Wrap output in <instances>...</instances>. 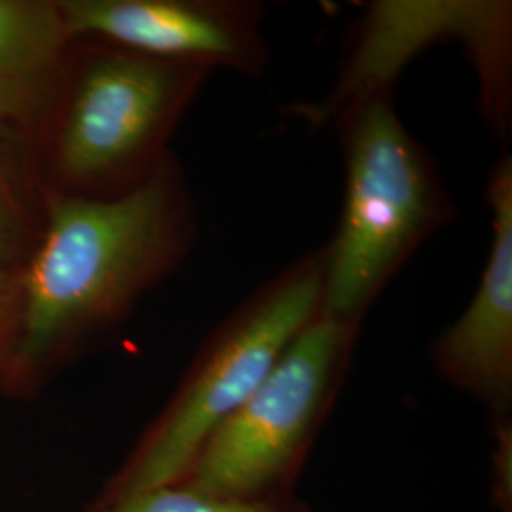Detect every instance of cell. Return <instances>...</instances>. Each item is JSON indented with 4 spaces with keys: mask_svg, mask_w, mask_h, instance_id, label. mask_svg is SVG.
Returning a JSON list of instances; mask_svg holds the SVG:
<instances>
[{
    "mask_svg": "<svg viewBox=\"0 0 512 512\" xmlns=\"http://www.w3.org/2000/svg\"><path fill=\"white\" fill-rule=\"evenodd\" d=\"M196 238V202L173 154L147 183L116 198L48 190L37 243L16 272L0 393L33 399L118 329L183 264Z\"/></svg>",
    "mask_w": 512,
    "mask_h": 512,
    "instance_id": "cell-1",
    "label": "cell"
},
{
    "mask_svg": "<svg viewBox=\"0 0 512 512\" xmlns=\"http://www.w3.org/2000/svg\"><path fill=\"white\" fill-rule=\"evenodd\" d=\"M211 71L76 38L37 133L50 190L116 198L147 183Z\"/></svg>",
    "mask_w": 512,
    "mask_h": 512,
    "instance_id": "cell-2",
    "label": "cell"
},
{
    "mask_svg": "<svg viewBox=\"0 0 512 512\" xmlns=\"http://www.w3.org/2000/svg\"><path fill=\"white\" fill-rule=\"evenodd\" d=\"M332 126L346 165V196L327 243L321 311L363 325L389 281L458 211L435 158L399 118L391 90L351 105Z\"/></svg>",
    "mask_w": 512,
    "mask_h": 512,
    "instance_id": "cell-3",
    "label": "cell"
},
{
    "mask_svg": "<svg viewBox=\"0 0 512 512\" xmlns=\"http://www.w3.org/2000/svg\"><path fill=\"white\" fill-rule=\"evenodd\" d=\"M327 245L298 256L258 285L213 330L169 403L110 475L90 509L177 484L203 444L270 374L283 351L321 313Z\"/></svg>",
    "mask_w": 512,
    "mask_h": 512,
    "instance_id": "cell-4",
    "label": "cell"
},
{
    "mask_svg": "<svg viewBox=\"0 0 512 512\" xmlns=\"http://www.w3.org/2000/svg\"><path fill=\"white\" fill-rule=\"evenodd\" d=\"M361 327L321 311L203 444L177 484L243 501L294 497L311 446L346 382Z\"/></svg>",
    "mask_w": 512,
    "mask_h": 512,
    "instance_id": "cell-5",
    "label": "cell"
},
{
    "mask_svg": "<svg viewBox=\"0 0 512 512\" xmlns=\"http://www.w3.org/2000/svg\"><path fill=\"white\" fill-rule=\"evenodd\" d=\"M440 37H459L480 82V103L494 129L511 124V2H372L340 84L325 101L293 107L313 126L332 124L368 95L387 92L404 65Z\"/></svg>",
    "mask_w": 512,
    "mask_h": 512,
    "instance_id": "cell-6",
    "label": "cell"
},
{
    "mask_svg": "<svg viewBox=\"0 0 512 512\" xmlns=\"http://www.w3.org/2000/svg\"><path fill=\"white\" fill-rule=\"evenodd\" d=\"M67 33L165 61L260 76L270 61L255 0H61Z\"/></svg>",
    "mask_w": 512,
    "mask_h": 512,
    "instance_id": "cell-7",
    "label": "cell"
},
{
    "mask_svg": "<svg viewBox=\"0 0 512 512\" xmlns=\"http://www.w3.org/2000/svg\"><path fill=\"white\" fill-rule=\"evenodd\" d=\"M492 247L469 306L433 344V361L448 384L494 418L512 404V158L495 164L486 188Z\"/></svg>",
    "mask_w": 512,
    "mask_h": 512,
    "instance_id": "cell-8",
    "label": "cell"
},
{
    "mask_svg": "<svg viewBox=\"0 0 512 512\" xmlns=\"http://www.w3.org/2000/svg\"><path fill=\"white\" fill-rule=\"evenodd\" d=\"M73 44L59 2L0 0V120L37 139Z\"/></svg>",
    "mask_w": 512,
    "mask_h": 512,
    "instance_id": "cell-9",
    "label": "cell"
},
{
    "mask_svg": "<svg viewBox=\"0 0 512 512\" xmlns=\"http://www.w3.org/2000/svg\"><path fill=\"white\" fill-rule=\"evenodd\" d=\"M48 190L37 139L0 120V268L18 272L33 251Z\"/></svg>",
    "mask_w": 512,
    "mask_h": 512,
    "instance_id": "cell-10",
    "label": "cell"
},
{
    "mask_svg": "<svg viewBox=\"0 0 512 512\" xmlns=\"http://www.w3.org/2000/svg\"><path fill=\"white\" fill-rule=\"evenodd\" d=\"M88 512H311V509L296 497L243 501L203 494L184 484H167Z\"/></svg>",
    "mask_w": 512,
    "mask_h": 512,
    "instance_id": "cell-11",
    "label": "cell"
},
{
    "mask_svg": "<svg viewBox=\"0 0 512 512\" xmlns=\"http://www.w3.org/2000/svg\"><path fill=\"white\" fill-rule=\"evenodd\" d=\"M494 450L490 495L499 512H512V421L511 416L492 420Z\"/></svg>",
    "mask_w": 512,
    "mask_h": 512,
    "instance_id": "cell-12",
    "label": "cell"
},
{
    "mask_svg": "<svg viewBox=\"0 0 512 512\" xmlns=\"http://www.w3.org/2000/svg\"><path fill=\"white\" fill-rule=\"evenodd\" d=\"M16 315V272L0 268V361L6 353Z\"/></svg>",
    "mask_w": 512,
    "mask_h": 512,
    "instance_id": "cell-13",
    "label": "cell"
}]
</instances>
